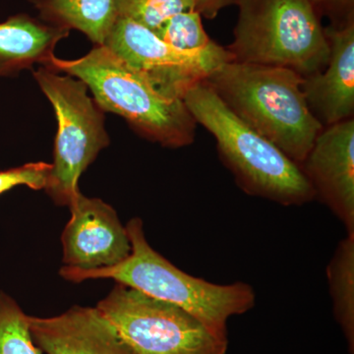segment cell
Here are the masks:
<instances>
[{
  "label": "cell",
  "instance_id": "6da1fadb",
  "mask_svg": "<svg viewBox=\"0 0 354 354\" xmlns=\"http://www.w3.org/2000/svg\"><path fill=\"white\" fill-rule=\"evenodd\" d=\"M131 253L113 267L80 270L64 267L59 274L72 283L109 279L169 302L198 319L218 339L227 342V321L253 308L256 293L243 281L216 285L191 276L156 251L147 241L143 221L133 218L127 225Z\"/></svg>",
  "mask_w": 354,
  "mask_h": 354
},
{
  "label": "cell",
  "instance_id": "7a4b0ae2",
  "mask_svg": "<svg viewBox=\"0 0 354 354\" xmlns=\"http://www.w3.org/2000/svg\"><path fill=\"white\" fill-rule=\"evenodd\" d=\"M204 82L234 115L298 165L323 130L305 100L304 77L292 70L232 60Z\"/></svg>",
  "mask_w": 354,
  "mask_h": 354
},
{
  "label": "cell",
  "instance_id": "3957f363",
  "mask_svg": "<svg viewBox=\"0 0 354 354\" xmlns=\"http://www.w3.org/2000/svg\"><path fill=\"white\" fill-rule=\"evenodd\" d=\"M183 101L213 135L221 160L246 194L286 207L315 200L299 165L234 115L206 83L191 88Z\"/></svg>",
  "mask_w": 354,
  "mask_h": 354
},
{
  "label": "cell",
  "instance_id": "277c9868",
  "mask_svg": "<svg viewBox=\"0 0 354 354\" xmlns=\"http://www.w3.org/2000/svg\"><path fill=\"white\" fill-rule=\"evenodd\" d=\"M46 67L83 81L102 111L118 114L146 139L171 149L194 142L197 122L183 101L158 94L106 46L76 59L53 57Z\"/></svg>",
  "mask_w": 354,
  "mask_h": 354
},
{
  "label": "cell",
  "instance_id": "5b68a950",
  "mask_svg": "<svg viewBox=\"0 0 354 354\" xmlns=\"http://www.w3.org/2000/svg\"><path fill=\"white\" fill-rule=\"evenodd\" d=\"M234 62L281 67L305 77L322 71L330 44L309 0H239Z\"/></svg>",
  "mask_w": 354,
  "mask_h": 354
},
{
  "label": "cell",
  "instance_id": "8992f818",
  "mask_svg": "<svg viewBox=\"0 0 354 354\" xmlns=\"http://www.w3.org/2000/svg\"><path fill=\"white\" fill-rule=\"evenodd\" d=\"M57 120L53 169L46 192L57 206L69 207L79 190V179L100 152L111 143L104 111L88 95L83 81L41 66L32 71Z\"/></svg>",
  "mask_w": 354,
  "mask_h": 354
},
{
  "label": "cell",
  "instance_id": "52a82bcc",
  "mask_svg": "<svg viewBox=\"0 0 354 354\" xmlns=\"http://www.w3.org/2000/svg\"><path fill=\"white\" fill-rule=\"evenodd\" d=\"M134 354H225L228 342L211 334L198 319L116 283L97 304Z\"/></svg>",
  "mask_w": 354,
  "mask_h": 354
},
{
  "label": "cell",
  "instance_id": "ba28073f",
  "mask_svg": "<svg viewBox=\"0 0 354 354\" xmlns=\"http://www.w3.org/2000/svg\"><path fill=\"white\" fill-rule=\"evenodd\" d=\"M102 46L158 94L178 101H183L191 88L204 82L221 64L234 60L230 51L220 44L208 50H177L151 30L120 16Z\"/></svg>",
  "mask_w": 354,
  "mask_h": 354
},
{
  "label": "cell",
  "instance_id": "9c48e42d",
  "mask_svg": "<svg viewBox=\"0 0 354 354\" xmlns=\"http://www.w3.org/2000/svg\"><path fill=\"white\" fill-rule=\"evenodd\" d=\"M68 208L71 216L62 234L64 266L101 269L120 264L130 255L127 227L111 205L80 191Z\"/></svg>",
  "mask_w": 354,
  "mask_h": 354
},
{
  "label": "cell",
  "instance_id": "30bf717a",
  "mask_svg": "<svg viewBox=\"0 0 354 354\" xmlns=\"http://www.w3.org/2000/svg\"><path fill=\"white\" fill-rule=\"evenodd\" d=\"M300 169L320 200L354 232V118L324 127Z\"/></svg>",
  "mask_w": 354,
  "mask_h": 354
},
{
  "label": "cell",
  "instance_id": "8fae6325",
  "mask_svg": "<svg viewBox=\"0 0 354 354\" xmlns=\"http://www.w3.org/2000/svg\"><path fill=\"white\" fill-rule=\"evenodd\" d=\"M330 58L322 71L305 77L302 91L323 127L353 118L354 17L325 28Z\"/></svg>",
  "mask_w": 354,
  "mask_h": 354
},
{
  "label": "cell",
  "instance_id": "7c38bea8",
  "mask_svg": "<svg viewBox=\"0 0 354 354\" xmlns=\"http://www.w3.org/2000/svg\"><path fill=\"white\" fill-rule=\"evenodd\" d=\"M29 326L44 354H134L97 307L74 305L57 316H29Z\"/></svg>",
  "mask_w": 354,
  "mask_h": 354
},
{
  "label": "cell",
  "instance_id": "4fadbf2b",
  "mask_svg": "<svg viewBox=\"0 0 354 354\" xmlns=\"http://www.w3.org/2000/svg\"><path fill=\"white\" fill-rule=\"evenodd\" d=\"M70 30L17 14L0 23V77L17 75L35 64L48 66Z\"/></svg>",
  "mask_w": 354,
  "mask_h": 354
},
{
  "label": "cell",
  "instance_id": "5bb4252c",
  "mask_svg": "<svg viewBox=\"0 0 354 354\" xmlns=\"http://www.w3.org/2000/svg\"><path fill=\"white\" fill-rule=\"evenodd\" d=\"M44 22L85 34L102 46L118 18V0H29Z\"/></svg>",
  "mask_w": 354,
  "mask_h": 354
},
{
  "label": "cell",
  "instance_id": "9a60e30c",
  "mask_svg": "<svg viewBox=\"0 0 354 354\" xmlns=\"http://www.w3.org/2000/svg\"><path fill=\"white\" fill-rule=\"evenodd\" d=\"M330 297L335 321L354 353V232L346 234L327 267Z\"/></svg>",
  "mask_w": 354,
  "mask_h": 354
},
{
  "label": "cell",
  "instance_id": "2e32d148",
  "mask_svg": "<svg viewBox=\"0 0 354 354\" xmlns=\"http://www.w3.org/2000/svg\"><path fill=\"white\" fill-rule=\"evenodd\" d=\"M0 354H43L32 341L29 315L0 290Z\"/></svg>",
  "mask_w": 354,
  "mask_h": 354
},
{
  "label": "cell",
  "instance_id": "e0dca14e",
  "mask_svg": "<svg viewBox=\"0 0 354 354\" xmlns=\"http://www.w3.org/2000/svg\"><path fill=\"white\" fill-rule=\"evenodd\" d=\"M155 34L165 43L183 51L208 50L218 44L205 31L202 16L195 10L172 16Z\"/></svg>",
  "mask_w": 354,
  "mask_h": 354
},
{
  "label": "cell",
  "instance_id": "ac0fdd59",
  "mask_svg": "<svg viewBox=\"0 0 354 354\" xmlns=\"http://www.w3.org/2000/svg\"><path fill=\"white\" fill-rule=\"evenodd\" d=\"M118 15L156 32L176 14L195 10L193 0H118Z\"/></svg>",
  "mask_w": 354,
  "mask_h": 354
},
{
  "label": "cell",
  "instance_id": "d6986e66",
  "mask_svg": "<svg viewBox=\"0 0 354 354\" xmlns=\"http://www.w3.org/2000/svg\"><path fill=\"white\" fill-rule=\"evenodd\" d=\"M51 169L53 165L38 162L0 171V194L19 185L27 186L32 190H44L48 185Z\"/></svg>",
  "mask_w": 354,
  "mask_h": 354
},
{
  "label": "cell",
  "instance_id": "ffe728a7",
  "mask_svg": "<svg viewBox=\"0 0 354 354\" xmlns=\"http://www.w3.org/2000/svg\"><path fill=\"white\" fill-rule=\"evenodd\" d=\"M319 15L329 16L332 23L354 17V0H309Z\"/></svg>",
  "mask_w": 354,
  "mask_h": 354
},
{
  "label": "cell",
  "instance_id": "44dd1931",
  "mask_svg": "<svg viewBox=\"0 0 354 354\" xmlns=\"http://www.w3.org/2000/svg\"><path fill=\"white\" fill-rule=\"evenodd\" d=\"M239 0H193L195 11L206 19H215L223 9L236 6Z\"/></svg>",
  "mask_w": 354,
  "mask_h": 354
}]
</instances>
